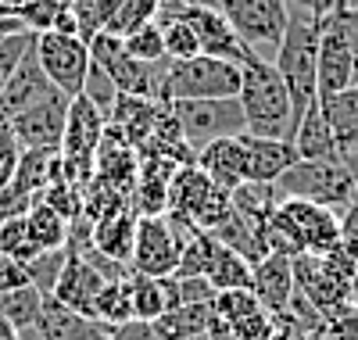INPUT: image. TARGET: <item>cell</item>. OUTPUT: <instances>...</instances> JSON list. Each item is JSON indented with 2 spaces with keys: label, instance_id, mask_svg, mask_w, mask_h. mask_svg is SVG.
<instances>
[{
  "label": "cell",
  "instance_id": "6da1fadb",
  "mask_svg": "<svg viewBox=\"0 0 358 340\" xmlns=\"http://www.w3.org/2000/svg\"><path fill=\"white\" fill-rule=\"evenodd\" d=\"M290 4V0H287ZM319 18L305 4H290V18L283 29V40L273 54V65L287 83L290 108H294V129L301 122L305 108L319 101V86H315V61H319Z\"/></svg>",
  "mask_w": 358,
  "mask_h": 340
},
{
  "label": "cell",
  "instance_id": "7a4b0ae2",
  "mask_svg": "<svg viewBox=\"0 0 358 340\" xmlns=\"http://www.w3.org/2000/svg\"><path fill=\"white\" fill-rule=\"evenodd\" d=\"M241 108L248 118V133L255 136H280L290 140L294 136V108H290V94L287 83L276 72L273 57L262 54H248L241 61Z\"/></svg>",
  "mask_w": 358,
  "mask_h": 340
},
{
  "label": "cell",
  "instance_id": "3957f363",
  "mask_svg": "<svg viewBox=\"0 0 358 340\" xmlns=\"http://www.w3.org/2000/svg\"><path fill=\"white\" fill-rule=\"evenodd\" d=\"M276 187L283 197H301V201L330 208L337 215L358 197V187L344 158H301L276 179Z\"/></svg>",
  "mask_w": 358,
  "mask_h": 340
},
{
  "label": "cell",
  "instance_id": "277c9868",
  "mask_svg": "<svg viewBox=\"0 0 358 340\" xmlns=\"http://www.w3.org/2000/svg\"><path fill=\"white\" fill-rule=\"evenodd\" d=\"M241 94V65L212 54H194L165 65V104L201 101V97H236Z\"/></svg>",
  "mask_w": 358,
  "mask_h": 340
},
{
  "label": "cell",
  "instance_id": "5b68a950",
  "mask_svg": "<svg viewBox=\"0 0 358 340\" xmlns=\"http://www.w3.org/2000/svg\"><path fill=\"white\" fill-rule=\"evenodd\" d=\"M90 57L111 76L118 94H133V97H147V101L165 104V65L169 61H158V65L136 61L126 50V40L111 36V33H97L90 40Z\"/></svg>",
  "mask_w": 358,
  "mask_h": 340
},
{
  "label": "cell",
  "instance_id": "8992f818",
  "mask_svg": "<svg viewBox=\"0 0 358 340\" xmlns=\"http://www.w3.org/2000/svg\"><path fill=\"white\" fill-rule=\"evenodd\" d=\"M104 126L108 118L90 104L83 94L72 97L69 104V118H65V136H62V169H65V179L76 183V187H90L94 179V169H97V147H101V136H104Z\"/></svg>",
  "mask_w": 358,
  "mask_h": 340
},
{
  "label": "cell",
  "instance_id": "52a82bcc",
  "mask_svg": "<svg viewBox=\"0 0 358 340\" xmlns=\"http://www.w3.org/2000/svg\"><path fill=\"white\" fill-rule=\"evenodd\" d=\"M172 118L190 150L197 154L204 143L219 136H241L248 133V118L241 108V97H201V101H172Z\"/></svg>",
  "mask_w": 358,
  "mask_h": 340
},
{
  "label": "cell",
  "instance_id": "ba28073f",
  "mask_svg": "<svg viewBox=\"0 0 358 340\" xmlns=\"http://www.w3.org/2000/svg\"><path fill=\"white\" fill-rule=\"evenodd\" d=\"M183 236H187V222H176L169 215H140L129 269L143 276H158V280L172 276L179 255H183Z\"/></svg>",
  "mask_w": 358,
  "mask_h": 340
},
{
  "label": "cell",
  "instance_id": "9c48e42d",
  "mask_svg": "<svg viewBox=\"0 0 358 340\" xmlns=\"http://www.w3.org/2000/svg\"><path fill=\"white\" fill-rule=\"evenodd\" d=\"M219 11L233 25V33L262 57L265 50L276 54L287 18H290L287 0H219Z\"/></svg>",
  "mask_w": 358,
  "mask_h": 340
},
{
  "label": "cell",
  "instance_id": "30bf717a",
  "mask_svg": "<svg viewBox=\"0 0 358 340\" xmlns=\"http://www.w3.org/2000/svg\"><path fill=\"white\" fill-rule=\"evenodd\" d=\"M33 54L40 61L43 76L54 83V90H62L65 97H79L83 94V79L90 69V43L76 33H36Z\"/></svg>",
  "mask_w": 358,
  "mask_h": 340
},
{
  "label": "cell",
  "instance_id": "8fae6325",
  "mask_svg": "<svg viewBox=\"0 0 358 340\" xmlns=\"http://www.w3.org/2000/svg\"><path fill=\"white\" fill-rule=\"evenodd\" d=\"M69 104L72 97H65L62 90H50L40 101H33L29 108H22L8 126L11 136L18 140V147H43V150H57L65 136V118H69Z\"/></svg>",
  "mask_w": 358,
  "mask_h": 340
},
{
  "label": "cell",
  "instance_id": "7c38bea8",
  "mask_svg": "<svg viewBox=\"0 0 358 340\" xmlns=\"http://www.w3.org/2000/svg\"><path fill=\"white\" fill-rule=\"evenodd\" d=\"M294 287L315 304V312L326 323L344 316L351 308V283L326 269L322 255H297L294 258Z\"/></svg>",
  "mask_w": 358,
  "mask_h": 340
},
{
  "label": "cell",
  "instance_id": "4fadbf2b",
  "mask_svg": "<svg viewBox=\"0 0 358 340\" xmlns=\"http://www.w3.org/2000/svg\"><path fill=\"white\" fill-rule=\"evenodd\" d=\"M355 83V61H351V47L344 40V29L334 18H326L319 25V61H315V86L319 97H330L337 90H348Z\"/></svg>",
  "mask_w": 358,
  "mask_h": 340
},
{
  "label": "cell",
  "instance_id": "5bb4252c",
  "mask_svg": "<svg viewBox=\"0 0 358 340\" xmlns=\"http://www.w3.org/2000/svg\"><path fill=\"white\" fill-rule=\"evenodd\" d=\"M280 204L290 215V222L297 226V233H301L305 255H326L341 243V215L337 211L301 201V197H283Z\"/></svg>",
  "mask_w": 358,
  "mask_h": 340
},
{
  "label": "cell",
  "instance_id": "9a60e30c",
  "mask_svg": "<svg viewBox=\"0 0 358 340\" xmlns=\"http://www.w3.org/2000/svg\"><path fill=\"white\" fill-rule=\"evenodd\" d=\"M33 330L40 333V340H111V326L76 312L54 294H43V308Z\"/></svg>",
  "mask_w": 358,
  "mask_h": 340
},
{
  "label": "cell",
  "instance_id": "2e32d148",
  "mask_svg": "<svg viewBox=\"0 0 358 340\" xmlns=\"http://www.w3.org/2000/svg\"><path fill=\"white\" fill-rule=\"evenodd\" d=\"M65 251H69V247H65ZM104 283H108V280H104L94 265H90L86 255L69 251L65 269H62V276H57V283H54V297L65 301L69 308H76V312L97 319V297H101Z\"/></svg>",
  "mask_w": 358,
  "mask_h": 340
},
{
  "label": "cell",
  "instance_id": "e0dca14e",
  "mask_svg": "<svg viewBox=\"0 0 358 340\" xmlns=\"http://www.w3.org/2000/svg\"><path fill=\"white\" fill-rule=\"evenodd\" d=\"M194 165L226 194H233L241 183H248V158H244L241 136H219L212 143H204L194 154Z\"/></svg>",
  "mask_w": 358,
  "mask_h": 340
},
{
  "label": "cell",
  "instance_id": "ac0fdd59",
  "mask_svg": "<svg viewBox=\"0 0 358 340\" xmlns=\"http://www.w3.org/2000/svg\"><path fill=\"white\" fill-rule=\"evenodd\" d=\"M241 143H244V158H248V183H276L290 165L301 162L294 140L241 133Z\"/></svg>",
  "mask_w": 358,
  "mask_h": 340
},
{
  "label": "cell",
  "instance_id": "d6986e66",
  "mask_svg": "<svg viewBox=\"0 0 358 340\" xmlns=\"http://www.w3.org/2000/svg\"><path fill=\"white\" fill-rule=\"evenodd\" d=\"M251 290H255V297L265 312L283 316L294 290H297L294 287V258L268 251L262 262H255L251 265Z\"/></svg>",
  "mask_w": 358,
  "mask_h": 340
},
{
  "label": "cell",
  "instance_id": "ffe728a7",
  "mask_svg": "<svg viewBox=\"0 0 358 340\" xmlns=\"http://www.w3.org/2000/svg\"><path fill=\"white\" fill-rule=\"evenodd\" d=\"M54 90V83L43 76V69H40V61H36V54L29 50L22 61H18V69L0 83V118H15L22 108H29L33 101H40L43 94H50Z\"/></svg>",
  "mask_w": 358,
  "mask_h": 340
},
{
  "label": "cell",
  "instance_id": "44dd1931",
  "mask_svg": "<svg viewBox=\"0 0 358 340\" xmlns=\"http://www.w3.org/2000/svg\"><path fill=\"white\" fill-rule=\"evenodd\" d=\"M222 247H229V251H236L241 258H248V265L262 262L268 255V243H265V222L262 219H251L248 211L241 208H229L226 211V219L215 226V229H208Z\"/></svg>",
  "mask_w": 358,
  "mask_h": 340
},
{
  "label": "cell",
  "instance_id": "7402d4cb",
  "mask_svg": "<svg viewBox=\"0 0 358 340\" xmlns=\"http://www.w3.org/2000/svg\"><path fill=\"white\" fill-rule=\"evenodd\" d=\"M136 219L133 208H118V211H108L101 219H94V251H101L104 258H115L129 265L133 258V240H136Z\"/></svg>",
  "mask_w": 358,
  "mask_h": 340
},
{
  "label": "cell",
  "instance_id": "603a6c76",
  "mask_svg": "<svg viewBox=\"0 0 358 340\" xmlns=\"http://www.w3.org/2000/svg\"><path fill=\"white\" fill-rule=\"evenodd\" d=\"M319 108H322L326 122H330L334 140L344 158L348 150L358 147V83H351L348 90H337L330 97H319Z\"/></svg>",
  "mask_w": 358,
  "mask_h": 340
},
{
  "label": "cell",
  "instance_id": "cb8c5ba5",
  "mask_svg": "<svg viewBox=\"0 0 358 340\" xmlns=\"http://www.w3.org/2000/svg\"><path fill=\"white\" fill-rule=\"evenodd\" d=\"M294 147L301 158H341V147L334 140V129H330V122H326L319 101H312L301 115V122H297V129H294Z\"/></svg>",
  "mask_w": 358,
  "mask_h": 340
},
{
  "label": "cell",
  "instance_id": "d4e9b609",
  "mask_svg": "<svg viewBox=\"0 0 358 340\" xmlns=\"http://www.w3.org/2000/svg\"><path fill=\"white\" fill-rule=\"evenodd\" d=\"M25 226H29V236L36 240L40 251H57V247L69 243V219H62V215L43 201H36L25 211Z\"/></svg>",
  "mask_w": 358,
  "mask_h": 340
},
{
  "label": "cell",
  "instance_id": "484cf974",
  "mask_svg": "<svg viewBox=\"0 0 358 340\" xmlns=\"http://www.w3.org/2000/svg\"><path fill=\"white\" fill-rule=\"evenodd\" d=\"M40 308H43V294L25 283V287H15V290H4L0 294V319H8L18 333L33 330L36 319H40Z\"/></svg>",
  "mask_w": 358,
  "mask_h": 340
},
{
  "label": "cell",
  "instance_id": "4316f807",
  "mask_svg": "<svg viewBox=\"0 0 358 340\" xmlns=\"http://www.w3.org/2000/svg\"><path fill=\"white\" fill-rule=\"evenodd\" d=\"M208 283L219 290H241V287H251V265L248 258H241L236 251H229V247H215V255H212V265H208Z\"/></svg>",
  "mask_w": 358,
  "mask_h": 340
},
{
  "label": "cell",
  "instance_id": "83f0119b",
  "mask_svg": "<svg viewBox=\"0 0 358 340\" xmlns=\"http://www.w3.org/2000/svg\"><path fill=\"white\" fill-rule=\"evenodd\" d=\"M129 287H133V319L140 323H155L169 312V297H165V283L158 276H143V272H129Z\"/></svg>",
  "mask_w": 358,
  "mask_h": 340
},
{
  "label": "cell",
  "instance_id": "f1b7e54d",
  "mask_svg": "<svg viewBox=\"0 0 358 340\" xmlns=\"http://www.w3.org/2000/svg\"><path fill=\"white\" fill-rule=\"evenodd\" d=\"M158 11H162V0H115V11L104 25V33L111 36H129L136 33L140 25L147 22H158Z\"/></svg>",
  "mask_w": 358,
  "mask_h": 340
},
{
  "label": "cell",
  "instance_id": "f546056e",
  "mask_svg": "<svg viewBox=\"0 0 358 340\" xmlns=\"http://www.w3.org/2000/svg\"><path fill=\"white\" fill-rule=\"evenodd\" d=\"M97 319L104 326H111V330L133 323V287H129V276H126V280L104 283V290L97 297Z\"/></svg>",
  "mask_w": 358,
  "mask_h": 340
},
{
  "label": "cell",
  "instance_id": "4dcf8cb0",
  "mask_svg": "<svg viewBox=\"0 0 358 340\" xmlns=\"http://www.w3.org/2000/svg\"><path fill=\"white\" fill-rule=\"evenodd\" d=\"M158 25H162V36H165V57L169 61H183V57H194L201 54V40L194 33V25L179 15H158Z\"/></svg>",
  "mask_w": 358,
  "mask_h": 340
},
{
  "label": "cell",
  "instance_id": "1f68e13d",
  "mask_svg": "<svg viewBox=\"0 0 358 340\" xmlns=\"http://www.w3.org/2000/svg\"><path fill=\"white\" fill-rule=\"evenodd\" d=\"M0 251L18 258V262H33L40 255L36 240L29 236L25 215H11V219H0Z\"/></svg>",
  "mask_w": 358,
  "mask_h": 340
},
{
  "label": "cell",
  "instance_id": "d6a6232c",
  "mask_svg": "<svg viewBox=\"0 0 358 340\" xmlns=\"http://www.w3.org/2000/svg\"><path fill=\"white\" fill-rule=\"evenodd\" d=\"M83 97L94 104L104 118L111 115V108H115V101H118V86L111 83V76L97 65L94 57H90V69H86V79H83Z\"/></svg>",
  "mask_w": 358,
  "mask_h": 340
},
{
  "label": "cell",
  "instance_id": "836d02e7",
  "mask_svg": "<svg viewBox=\"0 0 358 340\" xmlns=\"http://www.w3.org/2000/svg\"><path fill=\"white\" fill-rule=\"evenodd\" d=\"M126 50H129L136 61H147V65L169 61V57H165V36H162V25H158V22H147V25L136 29V33H129V36H126Z\"/></svg>",
  "mask_w": 358,
  "mask_h": 340
},
{
  "label": "cell",
  "instance_id": "e575fe53",
  "mask_svg": "<svg viewBox=\"0 0 358 340\" xmlns=\"http://www.w3.org/2000/svg\"><path fill=\"white\" fill-rule=\"evenodd\" d=\"M65 258H69L65 247H57V251H40L33 262H25L29 283H33L40 294H54V283H57V276H62V269H65Z\"/></svg>",
  "mask_w": 358,
  "mask_h": 340
},
{
  "label": "cell",
  "instance_id": "d590c367",
  "mask_svg": "<svg viewBox=\"0 0 358 340\" xmlns=\"http://www.w3.org/2000/svg\"><path fill=\"white\" fill-rule=\"evenodd\" d=\"M258 297H255V290L251 287H241V290H219L215 294V312L233 326V323H241V319H248L251 312H258Z\"/></svg>",
  "mask_w": 358,
  "mask_h": 340
},
{
  "label": "cell",
  "instance_id": "8d00e7d4",
  "mask_svg": "<svg viewBox=\"0 0 358 340\" xmlns=\"http://www.w3.org/2000/svg\"><path fill=\"white\" fill-rule=\"evenodd\" d=\"M62 8H65V0H29V4L18 11V18H22V25L29 29V33H47V29H54Z\"/></svg>",
  "mask_w": 358,
  "mask_h": 340
},
{
  "label": "cell",
  "instance_id": "74e56055",
  "mask_svg": "<svg viewBox=\"0 0 358 340\" xmlns=\"http://www.w3.org/2000/svg\"><path fill=\"white\" fill-rule=\"evenodd\" d=\"M233 333H236V340H273V333H276V316L265 312V308H258V312H251L248 319L233 323Z\"/></svg>",
  "mask_w": 358,
  "mask_h": 340
},
{
  "label": "cell",
  "instance_id": "f35d334b",
  "mask_svg": "<svg viewBox=\"0 0 358 340\" xmlns=\"http://www.w3.org/2000/svg\"><path fill=\"white\" fill-rule=\"evenodd\" d=\"M25 283H29L25 262H18V258H11V255L0 251V294H4V290H15V287H25Z\"/></svg>",
  "mask_w": 358,
  "mask_h": 340
},
{
  "label": "cell",
  "instance_id": "ab89813d",
  "mask_svg": "<svg viewBox=\"0 0 358 340\" xmlns=\"http://www.w3.org/2000/svg\"><path fill=\"white\" fill-rule=\"evenodd\" d=\"M341 243L348 247V251L355 255V262H358V197L341 211Z\"/></svg>",
  "mask_w": 358,
  "mask_h": 340
},
{
  "label": "cell",
  "instance_id": "60d3db41",
  "mask_svg": "<svg viewBox=\"0 0 358 340\" xmlns=\"http://www.w3.org/2000/svg\"><path fill=\"white\" fill-rule=\"evenodd\" d=\"M341 29H344V40L351 47V61H355V83H358V8H344L337 15Z\"/></svg>",
  "mask_w": 358,
  "mask_h": 340
},
{
  "label": "cell",
  "instance_id": "b9f144b4",
  "mask_svg": "<svg viewBox=\"0 0 358 340\" xmlns=\"http://www.w3.org/2000/svg\"><path fill=\"white\" fill-rule=\"evenodd\" d=\"M111 340H162V337H158V330H155L151 323L133 319V323H126V326H115V330H111Z\"/></svg>",
  "mask_w": 358,
  "mask_h": 340
},
{
  "label": "cell",
  "instance_id": "7bdbcfd3",
  "mask_svg": "<svg viewBox=\"0 0 358 340\" xmlns=\"http://www.w3.org/2000/svg\"><path fill=\"white\" fill-rule=\"evenodd\" d=\"M344 165H348V172H351V179H355V187H358V147L344 154Z\"/></svg>",
  "mask_w": 358,
  "mask_h": 340
},
{
  "label": "cell",
  "instance_id": "ee69618b",
  "mask_svg": "<svg viewBox=\"0 0 358 340\" xmlns=\"http://www.w3.org/2000/svg\"><path fill=\"white\" fill-rule=\"evenodd\" d=\"M0 340H22V333H18L8 319H0Z\"/></svg>",
  "mask_w": 358,
  "mask_h": 340
},
{
  "label": "cell",
  "instance_id": "f6af8a7d",
  "mask_svg": "<svg viewBox=\"0 0 358 340\" xmlns=\"http://www.w3.org/2000/svg\"><path fill=\"white\" fill-rule=\"evenodd\" d=\"M351 308H358V269L351 276Z\"/></svg>",
  "mask_w": 358,
  "mask_h": 340
},
{
  "label": "cell",
  "instance_id": "bcb514c9",
  "mask_svg": "<svg viewBox=\"0 0 358 340\" xmlns=\"http://www.w3.org/2000/svg\"><path fill=\"white\" fill-rule=\"evenodd\" d=\"M348 8H358V0H348Z\"/></svg>",
  "mask_w": 358,
  "mask_h": 340
}]
</instances>
